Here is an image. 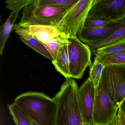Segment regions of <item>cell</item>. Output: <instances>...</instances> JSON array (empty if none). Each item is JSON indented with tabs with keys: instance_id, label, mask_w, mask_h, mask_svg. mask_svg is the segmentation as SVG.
I'll use <instances>...</instances> for the list:
<instances>
[{
	"instance_id": "83f0119b",
	"label": "cell",
	"mask_w": 125,
	"mask_h": 125,
	"mask_svg": "<svg viewBox=\"0 0 125 125\" xmlns=\"http://www.w3.org/2000/svg\"><path fill=\"white\" fill-rule=\"evenodd\" d=\"M81 125H93V124H90L89 123H83Z\"/></svg>"
},
{
	"instance_id": "7c38bea8",
	"label": "cell",
	"mask_w": 125,
	"mask_h": 125,
	"mask_svg": "<svg viewBox=\"0 0 125 125\" xmlns=\"http://www.w3.org/2000/svg\"><path fill=\"white\" fill-rule=\"evenodd\" d=\"M52 63L56 71L66 79L70 78L68 42L61 46L58 52L54 61H52Z\"/></svg>"
},
{
	"instance_id": "44dd1931",
	"label": "cell",
	"mask_w": 125,
	"mask_h": 125,
	"mask_svg": "<svg viewBox=\"0 0 125 125\" xmlns=\"http://www.w3.org/2000/svg\"><path fill=\"white\" fill-rule=\"evenodd\" d=\"M68 35L64 34L44 44L52 56L54 61L59 49L61 46L68 42Z\"/></svg>"
},
{
	"instance_id": "ac0fdd59",
	"label": "cell",
	"mask_w": 125,
	"mask_h": 125,
	"mask_svg": "<svg viewBox=\"0 0 125 125\" xmlns=\"http://www.w3.org/2000/svg\"><path fill=\"white\" fill-rule=\"evenodd\" d=\"M79 0H36L35 5L38 7H65L70 9Z\"/></svg>"
},
{
	"instance_id": "d6986e66",
	"label": "cell",
	"mask_w": 125,
	"mask_h": 125,
	"mask_svg": "<svg viewBox=\"0 0 125 125\" xmlns=\"http://www.w3.org/2000/svg\"><path fill=\"white\" fill-rule=\"evenodd\" d=\"M95 57L105 66L112 65H125V52L113 54L96 55Z\"/></svg>"
},
{
	"instance_id": "603a6c76",
	"label": "cell",
	"mask_w": 125,
	"mask_h": 125,
	"mask_svg": "<svg viewBox=\"0 0 125 125\" xmlns=\"http://www.w3.org/2000/svg\"><path fill=\"white\" fill-rule=\"evenodd\" d=\"M117 21L98 19L87 18L84 24V28H96L104 27Z\"/></svg>"
},
{
	"instance_id": "4316f807",
	"label": "cell",
	"mask_w": 125,
	"mask_h": 125,
	"mask_svg": "<svg viewBox=\"0 0 125 125\" xmlns=\"http://www.w3.org/2000/svg\"><path fill=\"white\" fill-rule=\"evenodd\" d=\"M32 125H39V124H37V123H36V122L33 121L32 120Z\"/></svg>"
},
{
	"instance_id": "ba28073f",
	"label": "cell",
	"mask_w": 125,
	"mask_h": 125,
	"mask_svg": "<svg viewBox=\"0 0 125 125\" xmlns=\"http://www.w3.org/2000/svg\"><path fill=\"white\" fill-rule=\"evenodd\" d=\"M125 18V0H94L87 19L118 21Z\"/></svg>"
},
{
	"instance_id": "8992f818",
	"label": "cell",
	"mask_w": 125,
	"mask_h": 125,
	"mask_svg": "<svg viewBox=\"0 0 125 125\" xmlns=\"http://www.w3.org/2000/svg\"><path fill=\"white\" fill-rule=\"evenodd\" d=\"M94 0H79L67 11L57 27L68 36H77L84 28L89 11Z\"/></svg>"
},
{
	"instance_id": "277c9868",
	"label": "cell",
	"mask_w": 125,
	"mask_h": 125,
	"mask_svg": "<svg viewBox=\"0 0 125 125\" xmlns=\"http://www.w3.org/2000/svg\"><path fill=\"white\" fill-rule=\"evenodd\" d=\"M100 81L115 106H119L125 98V65L105 66Z\"/></svg>"
},
{
	"instance_id": "7a4b0ae2",
	"label": "cell",
	"mask_w": 125,
	"mask_h": 125,
	"mask_svg": "<svg viewBox=\"0 0 125 125\" xmlns=\"http://www.w3.org/2000/svg\"><path fill=\"white\" fill-rule=\"evenodd\" d=\"M78 85L72 78L66 79L53 98L57 104L55 125H81L78 102Z\"/></svg>"
},
{
	"instance_id": "d4e9b609",
	"label": "cell",
	"mask_w": 125,
	"mask_h": 125,
	"mask_svg": "<svg viewBox=\"0 0 125 125\" xmlns=\"http://www.w3.org/2000/svg\"><path fill=\"white\" fill-rule=\"evenodd\" d=\"M109 125H121L120 118L117 115L115 116L114 119Z\"/></svg>"
},
{
	"instance_id": "ffe728a7",
	"label": "cell",
	"mask_w": 125,
	"mask_h": 125,
	"mask_svg": "<svg viewBox=\"0 0 125 125\" xmlns=\"http://www.w3.org/2000/svg\"><path fill=\"white\" fill-rule=\"evenodd\" d=\"M92 52L95 56L125 52V41L104 47Z\"/></svg>"
},
{
	"instance_id": "6da1fadb",
	"label": "cell",
	"mask_w": 125,
	"mask_h": 125,
	"mask_svg": "<svg viewBox=\"0 0 125 125\" xmlns=\"http://www.w3.org/2000/svg\"><path fill=\"white\" fill-rule=\"evenodd\" d=\"M14 102L32 120L39 125H55L56 102L43 93L27 92L18 96Z\"/></svg>"
},
{
	"instance_id": "8fae6325",
	"label": "cell",
	"mask_w": 125,
	"mask_h": 125,
	"mask_svg": "<svg viewBox=\"0 0 125 125\" xmlns=\"http://www.w3.org/2000/svg\"><path fill=\"white\" fill-rule=\"evenodd\" d=\"M14 30L20 36L24 35L31 36L44 45L65 34L56 27L52 26L29 25L16 28Z\"/></svg>"
},
{
	"instance_id": "30bf717a",
	"label": "cell",
	"mask_w": 125,
	"mask_h": 125,
	"mask_svg": "<svg viewBox=\"0 0 125 125\" xmlns=\"http://www.w3.org/2000/svg\"><path fill=\"white\" fill-rule=\"evenodd\" d=\"M124 19L104 27H84L77 34V37L82 42L88 45L104 41L110 36L121 26Z\"/></svg>"
},
{
	"instance_id": "9a60e30c",
	"label": "cell",
	"mask_w": 125,
	"mask_h": 125,
	"mask_svg": "<svg viewBox=\"0 0 125 125\" xmlns=\"http://www.w3.org/2000/svg\"><path fill=\"white\" fill-rule=\"evenodd\" d=\"M20 36L21 41L25 44L43 56L51 60L52 62L54 61L50 52L46 46L41 42L34 37L29 35H22Z\"/></svg>"
},
{
	"instance_id": "5b68a950",
	"label": "cell",
	"mask_w": 125,
	"mask_h": 125,
	"mask_svg": "<svg viewBox=\"0 0 125 125\" xmlns=\"http://www.w3.org/2000/svg\"><path fill=\"white\" fill-rule=\"evenodd\" d=\"M68 49L70 78L82 79L86 68L92 64L91 50L77 36L68 35Z\"/></svg>"
},
{
	"instance_id": "3957f363",
	"label": "cell",
	"mask_w": 125,
	"mask_h": 125,
	"mask_svg": "<svg viewBox=\"0 0 125 125\" xmlns=\"http://www.w3.org/2000/svg\"><path fill=\"white\" fill-rule=\"evenodd\" d=\"M30 4L22 10V17L18 24L14 25L12 30L19 27L29 25H43L56 27L70 9L65 7L38 8Z\"/></svg>"
},
{
	"instance_id": "9c48e42d",
	"label": "cell",
	"mask_w": 125,
	"mask_h": 125,
	"mask_svg": "<svg viewBox=\"0 0 125 125\" xmlns=\"http://www.w3.org/2000/svg\"><path fill=\"white\" fill-rule=\"evenodd\" d=\"M95 93V88L89 78L79 88L78 102L83 123L93 125Z\"/></svg>"
},
{
	"instance_id": "52a82bcc",
	"label": "cell",
	"mask_w": 125,
	"mask_h": 125,
	"mask_svg": "<svg viewBox=\"0 0 125 125\" xmlns=\"http://www.w3.org/2000/svg\"><path fill=\"white\" fill-rule=\"evenodd\" d=\"M115 106L101 82L95 88L93 125H109L117 115Z\"/></svg>"
},
{
	"instance_id": "2e32d148",
	"label": "cell",
	"mask_w": 125,
	"mask_h": 125,
	"mask_svg": "<svg viewBox=\"0 0 125 125\" xmlns=\"http://www.w3.org/2000/svg\"><path fill=\"white\" fill-rule=\"evenodd\" d=\"M8 108L17 125H32L31 119L14 102L9 105Z\"/></svg>"
},
{
	"instance_id": "cb8c5ba5",
	"label": "cell",
	"mask_w": 125,
	"mask_h": 125,
	"mask_svg": "<svg viewBox=\"0 0 125 125\" xmlns=\"http://www.w3.org/2000/svg\"><path fill=\"white\" fill-rule=\"evenodd\" d=\"M117 115L119 117L121 125H125V117L121 110L119 108Z\"/></svg>"
},
{
	"instance_id": "e0dca14e",
	"label": "cell",
	"mask_w": 125,
	"mask_h": 125,
	"mask_svg": "<svg viewBox=\"0 0 125 125\" xmlns=\"http://www.w3.org/2000/svg\"><path fill=\"white\" fill-rule=\"evenodd\" d=\"M89 78L91 80L96 88L99 84L103 70L105 66L103 63L99 61L95 57L94 61L92 65L89 66Z\"/></svg>"
},
{
	"instance_id": "5bb4252c",
	"label": "cell",
	"mask_w": 125,
	"mask_h": 125,
	"mask_svg": "<svg viewBox=\"0 0 125 125\" xmlns=\"http://www.w3.org/2000/svg\"><path fill=\"white\" fill-rule=\"evenodd\" d=\"M19 13L12 12L7 20L0 27V55L3 54L4 47L9 38L14 22L19 16Z\"/></svg>"
},
{
	"instance_id": "484cf974",
	"label": "cell",
	"mask_w": 125,
	"mask_h": 125,
	"mask_svg": "<svg viewBox=\"0 0 125 125\" xmlns=\"http://www.w3.org/2000/svg\"><path fill=\"white\" fill-rule=\"evenodd\" d=\"M119 108L121 110L125 117V98L121 104Z\"/></svg>"
},
{
	"instance_id": "4fadbf2b",
	"label": "cell",
	"mask_w": 125,
	"mask_h": 125,
	"mask_svg": "<svg viewBox=\"0 0 125 125\" xmlns=\"http://www.w3.org/2000/svg\"><path fill=\"white\" fill-rule=\"evenodd\" d=\"M125 41V18L121 26L108 38L102 41L89 44L91 51Z\"/></svg>"
},
{
	"instance_id": "7402d4cb",
	"label": "cell",
	"mask_w": 125,
	"mask_h": 125,
	"mask_svg": "<svg viewBox=\"0 0 125 125\" xmlns=\"http://www.w3.org/2000/svg\"><path fill=\"white\" fill-rule=\"evenodd\" d=\"M36 0H8L6 1V8L12 12H19L20 10L30 4H33Z\"/></svg>"
}]
</instances>
